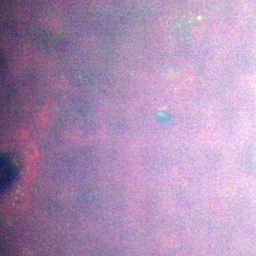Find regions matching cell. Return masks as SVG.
<instances>
[{"label":"cell","mask_w":256,"mask_h":256,"mask_svg":"<svg viewBox=\"0 0 256 256\" xmlns=\"http://www.w3.org/2000/svg\"><path fill=\"white\" fill-rule=\"evenodd\" d=\"M16 169L12 162L6 156L1 158V188L7 189L14 182Z\"/></svg>","instance_id":"obj_1"}]
</instances>
